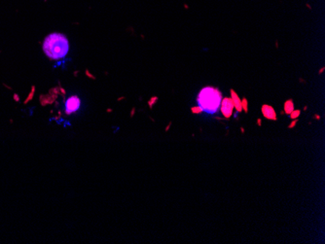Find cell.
Segmentation results:
<instances>
[{"label":"cell","instance_id":"12","mask_svg":"<svg viewBox=\"0 0 325 244\" xmlns=\"http://www.w3.org/2000/svg\"><path fill=\"white\" fill-rule=\"evenodd\" d=\"M257 123H258V126H261V120H260V119H258V120H257Z\"/></svg>","mask_w":325,"mask_h":244},{"label":"cell","instance_id":"7","mask_svg":"<svg viewBox=\"0 0 325 244\" xmlns=\"http://www.w3.org/2000/svg\"><path fill=\"white\" fill-rule=\"evenodd\" d=\"M293 110H294V105H293L292 100H287L285 102V104H284V113L289 115Z\"/></svg>","mask_w":325,"mask_h":244},{"label":"cell","instance_id":"10","mask_svg":"<svg viewBox=\"0 0 325 244\" xmlns=\"http://www.w3.org/2000/svg\"><path fill=\"white\" fill-rule=\"evenodd\" d=\"M242 109L244 110L245 112H247V101L245 99H242Z\"/></svg>","mask_w":325,"mask_h":244},{"label":"cell","instance_id":"2","mask_svg":"<svg viewBox=\"0 0 325 244\" xmlns=\"http://www.w3.org/2000/svg\"><path fill=\"white\" fill-rule=\"evenodd\" d=\"M222 95L217 89H213L211 87H207L202 90L198 96V102L203 111L206 110L208 112H215L221 104Z\"/></svg>","mask_w":325,"mask_h":244},{"label":"cell","instance_id":"9","mask_svg":"<svg viewBox=\"0 0 325 244\" xmlns=\"http://www.w3.org/2000/svg\"><path fill=\"white\" fill-rule=\"evenodd\" d=\"M192 112L194 113V114H200V113H202V112H203V109L201 108L200 106H198V107H193V108H192Z\"/></svg>","mask_w":325,"mask_h":244},{"label":"cell","instance_id":"4","mask_svg":"<svg viewBox=\"0 0 325 244\" xmlns=\"http://www.w3.org/2000/svg\"><path fill=\"white\" fill-rule=\"evenodd\" d=\"M80 107V99L77 96H71L70 98L67 99V101L65 103V110L66 114H72V113L76 112Z\"/></svg>","mask_w":325,"mask_h":244},{"label":"cell","instance_id":"3","mask_svg":"<svg viewBox=\"0 0 325 244\" xmlns=\"http://www.w3.org/2000/svg\"><path fill=\"white\" fill-rule=\"evenodd\" d=\"M234 103L232 98H224L223 100H221V112L224 115L226 119H229L233 114V110H234Z\"/></svg>","mask_w":325,"mask_h":244},{"label":"cell","instance_id":"5","mask_svg":"<svg viewBox=\"0 0 325 244\" xmlns=\"http://www.w3.org/2000/svg\"><path fill=\"white\" fill-rule=\"evenodd\" d=\"M262 114L268 120H274L277 121V113L272 106L269 105H263L262 106Z\"/></svg>","mask_w":325,"mask_h":244},{"label":"cell","instance_id":"1","mask_svg":"<svg viewBox=\"0 0 325 244\" xmlns=\"http://www.w3.org/2000/svg\"><path fill=\"white\" fill-rule=\"evenodd\" d=\"M43 51L52 59H61L67 55L69 43L62 33H52L47 36L43 43Z\"/></svg>","mask_w":325,"mask_h":244},{"label":"cell","instance_id":"14","mask_svg":"<svg viewBox=\"0 0 325 244\" xmlns=\"http://www.w3.org/2000/svg\"><path fill=\"white\" fill-rule=\"evenodd\" d=\"M316 119H317V120H319V119H320V117H319V116H318V115H316Z\"/></svg>","mask_w":325,"mask_h":244},{"label":"cell","instance_id":"6","mask_svg":"<svg viewBox=\"0 0 325 244\" xmlns=\"http://www.w3.org/2000/svg\"><path fill=\"white\" fill-rule=\"evenodd\" d=\"M231 93H232V100L234 103V107L237 109V112H242V100L239 98V96L237 95V93L235 92L233 90L231 91Z\"/></svg>","mask_w":325,"mask_h":244},{"label":"cell","instance_id":"11","mask_svg":"<svg viewBox=\"0 0 325 244\" xmlns=\"http://www.w3.org/2000/svg\"><path fill=\"white\" fill-rule=\"evenodd\" d=\"M297 122H298V120H297V119H296V120L294 119V121H293L292 123H291L289 126H288V128H295V126H296Z\"/></svg>","mask_w":325,"mask_h":244},{"label":"cell","instance_id":"8","mask_svg":"<svg viewBox=\"0 0 325 244\" xmlns=\"http://www.w3.org/2000/svg\"><path fill=\"white\" fill-rule=\"evenodd\" d=\"M300 113H301L300 110H293V111L291 112L289 115H290V117H291V118H292V119H297L298 117L300 116Z\"/></svg>","mask_w":325,"mask_h":244},{"label":"cell","instance_id":"15","mask_svg":"<svg viewBox=\"0 0 325 244\" xmlns=\"http://www.w3.org/2000/svg\"><path fill=\"white\" fill-rule=\"evenodd\" d=\"M240 131H242V132H244V129L242 128H240Z\"/></svg>","mask_w":325,"mask_h":244},{"label":"cell","instance_id":"13","mask_svg":"<svg viewBox=\"0 0 325 244\" xmlns=\"http://www.w3.org/2000/svg\"><path fill=\"white\" fill-rule=\"evenodd\" d=\"M170 126H172V123H169V126H166V131H167V130H169V128H170Z\"/></svg>","mask_w":325,"mask_h":244}]
</instances>
